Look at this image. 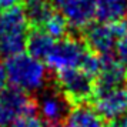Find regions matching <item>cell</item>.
<instances>
[{"instance_id": "6da1fadb", "label": "cell", "mask_w": 127, "mask_h": 127, "mask_svg": "<svg viewBox=\"0 0 127 127\" xmlns=\"http://www.w3.org/2000/svg\"><path fill=\"white\" fill-rule=\"evenodd\" d=\"M4 69L9 83L27 94L43 92L49 80L46 63L32 56L29 52H22L7 57Z\"/></svg>"}, {"instance_id": "7a4b0ae2", "label": "cell", "mask_w": 127, "mask_h": 127, "mask_svg": "<svg viewBox=\"0 0 127 127\" xmlns=\"http://www.w3.org/2000/svg\"><path fill=\"white\" fill-rule=\"evenodd\" d=\"M29 39V17L19 6L0 12V56L22 53Z\"/></svg>"}, {"instance_id": "3957f363", "label": "cell", "mask_w": 127, "mask_h": 127, "mask_svg": "<svg viewBox=\"0 0 127 127\" xmlns=\"http://www.w3.org/2000/svg\"><path fill=\"white\" fill-rule=\"evenodd\" d=\"M89 50L84 43L77 39H59L53 44L50 53L46 56L44 62L49 69L56 73H62L71 69H81V64L86 59Z\"/></svg>"}, {"instance_id": "277c9868", "label": "cell", "mask_w": 127, "mask_h": 127, "mask_svg": "<svg viewBox=\"0 0 127 127\" xmlns=\"http://www.w3.org/2000/svg\"><path fill=\"white\" fill-rule=\"evenodd\" d=\"M127 32L126 24L121 22H100L86 27V43L94 53L100 56H110L116 44Z\"/></svg>"}, {"instance_id": "5b68a950", "label": "cell", "mask_w": 127, "mask_h": 127, "mask_svg": "<svg viewBox=\"0 0 127 127\" xmlns=\"http://www.w3.org/2000/svg\"><path fill=\"white\" fill-rule=\"evenodd\" d=\"M34 113V106L27 93L16 87L0 94V127H12L17 120Z\"/></svg>"}, {"instance_id": "8992f818", "label": "cell", "mask_w": 127, "mask_h": 127, "mask_svg": "<svg viewBox=\"0 0 127 127\" xmlns=\"http://www.w3.org/2000/svg\"><path fill=\"white\" fill-rule=\"evenodd\" d=\"M50 3L76 30L89 27L96 17L97 0H50Z\"/></svg>"}, {"instance_id": "52a82bcc", "label": "cell", "mask_w": 127, "mask_h": 127, "mask_svg": "<svg viewBox=\"0 0 127 127\" xmlns=\"http://www.w3.org/2000/svg\"><path fill=\"white\" fill-rule=\"evenodd\" d=\"M59 89L74 101L86 100L94 94V77L83 69H71L57 73Z\"/></svg>"}, {"instance_id": "ba28073f", "label": "cell", "mask_w": 127, "mask_h": 127, "mask_svg": "<svg viewBox=\"0 0 127 127\" xmlns=\"http://www.w3.org/2000/svg\"><path fill=\"white\" fill-rule=\"evenodd\" d=\"M70 109L69 98L62 90L47 89L43 90L37 98V111L40 119L47 124H59L60 121L66 120Z\"/></svg>"}, {"instance_id": "9c48e42d", "label": "cell", "mask_w": 127, "mask_h": 127, "mask_svg": "<svg viewBox=\"0 0 127 127\" xmlns=\"http://www.w3.org/2000/svg\"><path fill=\"white\" fill-rule=\"evenodd\" d=\"M96 109L107 120L120 119L127 116V84L97 90Z\"/></svg>"}, {"instance_id": "30bf717a", "label": "cell", "mask_w": 127, "mask_h": 127, "mask_svg": "<svg viewBox=\"0 0 127 127\" xmlns=\"http://www.w3.org/2000/svg\"><path fill=\"white\" fill-rule=\"evenodd\" d=\"M97 77V90L123 84L126 80V67L111 56H103L101 67Z\"/></svg>"}, {"instance_id": "8fae6325", "label": "cell", "mask_w": 127, "mask_h": 127, "mask_svg": "<svg viewBox=\"0 0 127 127\" xmlns=\"http://www.w3.org/2000/svg\"><path fill=\"white\" fill-rule=\"evenodd\" d=\"M66 127H107L104 117L97 111L96 107L79 104L70 109L66 117Z\"/></svg>"}, {"instance_id": "7c38bea8", "label": "cell", "mask_w": 127, "mask_h": 127, "mask_svg": "<svg viewBox=\"0 0 127 127\" xmlns=\"http://www.w3.org/2000/svg\"><path fill=\"white\" fill-rule=\"evenodd\" d=\"M127 16V0H97L96 17L100 22H121Z\"/></svg>"}, {"instance_id": "4fadbf2b", "label": "cell", "mask_w": 127, "mask_h": 127, "mask_svg": "<svg viewBox=\"0 0 127 127\" xmlns=\"http://www.w3.org/2000/svg\"><path fill=\"white\" fill-rule=\"evenodd\" d=\"M54 43H56V39H53L52 36L46 33L43 29L34 30L33 33L29 34L26 49L32 56L40 59V60H44L46 56L50 53Z\"/></svg>"}, {"instance_id": "5bb4252c", "label": "cell", "mask_w": 127, "mask_h": 127, "mask_svg": "<svg viewBox=\"0 0 127 127\" xmlns=\"http://www.w3.org/2000/svg\"><path fill=\"white\" fill-rule=\"evenodd\" d=\"M50 0H24V12L29 22L34 24H43V22L53 12Z\"/></svg>"}, {"instance_id": "9a60e30c", "label": "cell", "mask_w": 127, "mask_h": 127, "mask_svg": "<svg viewBox=\"0 0 127 127\" xmlns=\"http://www.w3.org/2000/svg\"><path fill=\"white\" fill-rule=\"evenodd\" d=\"M41 26H43V30L46 33H49L53 39L57 40V39H63L66 36L69 23L59 12H52L49 14V17L43 22Z\"/></svg>"}, {"instance_id": "2e32d148", "label": "cell", "mask_w": 127, "mask_h": 127, "mask_svg": "<svg viewBox=\"0 0 127 127\" xmlns=\"http://www.w3.org/2000/svg\"><path fill=\"white\" fill-rule=\"evenodd\" d=\"M114 53H116V59L127 69V32L119 39L117 44H116Z\"/></svg>"}, {"instance_id": "e0dca14e", "label": "cell", "mask_w": 127, "mask_h": 127, "mask_svg": "<svg viewBox=\"0 0 127 127\" xmlns=\"http://www.w3.org/2000/svg\"><path fill=\"white\" fill-rule=\"evenodd\" d=\"M12 127H44V124L41 123L40 117H36L34 113H32L17 120Z\"/></svg>"}, {"instance_id": "ac0fdd59", "label": "cell", "mask_w": 127, "mask_h": 127, "mask_svg": "<svg viewBox=\"0 0 127 127\" xmlns=\"http://www.w3.org/2000/svg\"><path fill=\"white\" fill-rule=\"evenodd\" d=\"M7 83H9V79H7V73L4 66L0 64V94L7 89Z\"/></svg>"}, {"instance_id": "d6986e66", "label": "cell", "mask_w": 127, "mask_h": 127, "mask_svg": "<svg viewBox=\"0 0 127 127\" xmlns=\"http://www.w3.org/2000/svg\"><path fill=\"white\" fill-rule=\"evenodd\" d=\"M22 0H0V10H7V9H13L20 3Z\"/></svg>"}, {"instance_id": "ffe728a7", "label": "cell", "mask_w": 127, "mask_h": 127, "mask_svg": "<svg viewBox=\"0 0 127 127\" xmlns=\"http://www.w3.org/2000/svg\"><path fill=\"white\" fill-rule=\"evenodd\" d=\"M107 127H127V116H123V117H120V119L111 120Z\"/></svg>"}, {"instance_id": "44dd1931", "label": "cell", "mask_w": 127, "mask_h": 127, "mask_svg": "<svg viewBox=\"0 0 127 127\" xmlns=\"http://www.w3.org/2000/svg\"><path fill=\"white\" fill-rule=\"evenodd\" d=\"M44 127H60V126H57V124H49V126H44Z\"/></svg>"}]
</instances>
